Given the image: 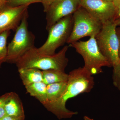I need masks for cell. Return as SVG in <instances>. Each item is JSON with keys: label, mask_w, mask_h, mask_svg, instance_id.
<instances>
[{"label": "cell", "mask_w": 120, "mask_h": 120, "mask_svg": "<svg viewBox=\"0 0 120 120\" xmlns=\"http://www.w3.org/2000/svg\"><path fill=\"white\" fill-rule=\"evenodd\" d=\"M94 84V77L84 67H79L72 70L68 74L67 87L64 94L47 110L60 120L71 118L78 113L68 109L66 107L67 102L81 94L90 92Z\"/></svg>", "instance_id": "6da1fadb"}, {"label": "cell", "mask_w": 120, "mask_h": 120, "mask_svg": "<svg viewBox=\"0 0 120 120\" xmlns=\"http://www.w3.org/2000/svg\"><path fill=\"white\" fill-rule=\"evenodd\" d=\"M69 46H65L58 53L52 55L40 53L34 46L26 52L15 64L18 69L33 68L43 71L54 69L65 71L68 64L66 54Z\"/></svg>", "instance_id": "7a4b0ae2"}, {"label": "cell", "mask_w": 120, "mask_h": 120, "mask_svg": "<svg viewBox=\"0 0 120 120\" xmlns=\"http://www.w3.org/2000/svg\"><path fill=\"white\" fill-rule=\"evenodd\" d=\"M80 54L84 61V68L92 75L103 72V67H112L111 64L100 52L95 37L86 41H79L69 45Z\"/></svg>", "instance_id": "3957f363"}, {"label": "cell", "mask_w": 120, "mask_h": 120, "mask_svg": "<svg viewBox=\"0 0 120 120\" xmlns=\"http://www.w3.org/2000/svg\"><path fill=\"white\" fill-rule=\"evenodd\" d=\"M27 12L15 30L12 40L8 46L6 62L15 64L17 60L28 50L34 47V35L28 30Z\"/></svg>", "instance_id": "277c9868"}, {"label": "cell", "mask_w": 120, "mask_h": 120, "mask_svg": "<svg viewBox=\"0 0 120 120\" xmlns=\"http://www.w3.org/2000/svg\"><path fill=\"white\" fill-rule=\"evenodd\" d=\"M73 15L62 18L49 29L46 41L41 46L37 48L40 53L47 55L56 53L59 47L67 43L73 28Z\"/></svg>", "instance_id": "5b68a950"}, {"label": "cell", "mask_w": 120, "mask_h": 120, "mask_svg": "<svg viewBox=\"0 0 120 120\" xmlns=\"http://www.w3.org/2000/svg\"><path fill=\"white\" fill-rule=\"evenodd\" d=\"M73 28L67 42L69 45L84 37H95L102 27V24L82 7L73 13Z\"/></svg>", "instance_id": "8992f818"}, {"label": "cell", "mask_w": 120, "mask_h": 120, "mask_svg": "<svg viewBox=\"0 0 120 120\" xmlns=\"http://www.w3.org/2000/svg\"><path fill=\"white\" fill-rule=\"evenodd\" d=\"M117 27L113 21L108 22L102 24L101 31L95 37L100 52L112 67L118 64L120 60Z\"/></svg>", "instance_id": "52a82bcc"}, {"label": "cell", "mask_w": 120, "mask_h": 120, "mask_svg": "<svg viewBox=\"0 0 120 120\" xmlns=\"http://www.w3.org/2000/svg\"><path fill=\"white\" fill-rule=\"evenodd\" d=\"M80 7V0H56L45 12L46 30L62 18L73 15Z\"/></svg>", "instance_id": "ba28073f"}, {"label": "cell", "mask_w": 120, "mask_h": 120, "mask_svg": "<svg viewBox=\"0 0 120 120\" xmlns=\"http://www.w3.org/2000/svg\"><path fill=\"white\" fill-rule=\"evenodd\" d=\"M80 6L102 24L114 22L116 10L113 2L104 0H80Z\"/></svg>", "instance_id": "9c48e42d"}, {"label": "cell", "mask_w": 120, "mask_h": 120, "mask_svg": "<svg viewBox=\"0 0 120 120\" xmlns=\"http://www.w3.org/2000/svg\"><path fill=\"white\" fill-rule=\"evenodd\" d=\"M28 5L11 7L7 5L0 11V34L6 31L17 29L27 12Z\"/></svg>", "instance_id": "30bf717a"}, {"label": "cell", "mask_w": 120, "mask_h": 120, "mask_svg": "<svg viewBox=\"0 0 120 120\" xmlns=\"http://www.w3.org/2000/svg\"><path fill=\"white\" fill-rule=\"evenodd\" d=\"M8 93L5 103L6 115L15 117H25L23 106L19 95L14 92Z\"/></svg>", "instance_id": "8fae6325"}, {"label": "cell", "mask_w": 120, "mask_h": 120, "mask_svg": "<svg viewBox=\"0 0 120 120\" xmlns=\"http://www.w3.org/2000/svg\"><path fill=\"white\" fill-rule=\"evenodd\" d=\"M67 82L47 85V102L43 106L47 109L62 96L67 87Z\"/></svg>", "instance_id": "7c38bea8"}, {"label": "cell", "mask_w": 120, "mask_h": 120, "mask_svg": "<svg viewBox=\"0 0 120 120\" xmlns=\"http://www.w3.org/2000/svg\"><path fill=\"white\" fill-rule=\"evenodd\" d=\"M20 76L25 86L35 83L43 82L42 71L33 68L18 69Z\"/></svg>", "instance_id": "4fadbf2b"}, {"label": "cell", "mask_w": 120, "mask_h": 120, "mask_svg": "<svg viewBox=\"0 0 120 120\" xmlns=\"http://www.w3.org/2000/svg\"><path fill=\"white\" fill-rule=\"evenodd\" d=\"M26 91L44 105L47 102V85L43 82L35 83L25 86Z\"/></svg>", "instance_id": "5bb4252c"}, {"label": "cell", "mask_w": 120, "mask_h": 120, "mask_svg": "<svg viewBox=\"0 0 120 120\" xmlns=\"http://www.w3.org/2000/svg\"><path fill=\"white\" fill-rule=\"evenodd\" d=\"M43 82L46 85L60 82H67L68 74L65 71L51 69L42 71Z\"/></svg>", "instance_id": "9a60e30c"}, {"label": "cell", "mask_w": 120, "mask_h": 120, "mask_svg": "<svg viewBox=\"0 0 120 120\" xmlns=\"http://www.w3.org/2000/svg\"><path fill=\"white\" fill-rule=\"evenodd\" d=\"M11 31H6L0 34V65L6 62L8 55L7 41Z\"/></svg>", "instance_id": "2e32d148"}, {"label": "cell", "mask_w": 120, "mask_h": 120, "mask_svg": "<svg viewBox=\"0 0 120 120\" xmlns=\"http://www.w3.org/2000/svg\"><path fill=\"white\" fill-rule=\"evenodd\" d=\"M39 2H41V0H7V5L15 7Z\"/></svg>", "instance_id": "e0dca14e"}, {"label": "cell", "mask_w": 120, "mask_h": 120, "mask_svg": "<svg viewBox=\"0 0 120 120\" xmlns=\"http://www.w3.org/2000/svg\"><path fill=\"white\" fill-rule=\"evenodd\" d=\"M119 57V63L113 67V70L112 79L114 86L120 91V56Z\"/></svg>", "instance_id": "ac0fdd59"}, {"label": "cell", "mask_w": 120, "mask_h": 120, "mask_svg": "<svg viewBox=\"0 0 120 120\" xmlns=\"http://www.w3.org/2000/svg\"><path fill=\"white\" fill-rule=\"evenodd\" d=\"M8 94V93H6L0 97V120L6 116L4 106Z\"/></svg>", "instance_id": "d6986e66"}, {"label": "cell", "mask_w": 120, "mask_h": 120, "mask_svg": "<svg viewBox=\"0 0 120 120\" xmlns=\"http://www.w3.org/2000/svg\"><path fill=\"white\" fill-rule=\"evenodd\" d=\"M113 2L116 10L114 21L120 17V0H114Z\"/></svg>", "instance_id": "ffe728a7"}, {"label": "cell", "mask_w": 120, "mask_h": 120, "mask_svg": "<svg viewBox=\"0 0 120 120\" xmlns=\"http://www.w3.org/2000/svg\"><path fill=\"white\" fill-rule=\"evenodd\" d=\"M56 0H41V2L44 8V11L45 12L49 7L52 4L53 2Z\"/></svg>", "instance_id": "44dd1931"}, {"label": "cell", "mask_w": 120, "mask_h": 120, "mask_svg": "<svg viewBox=\"0 0 120 120\" xmlns=\"http://www.w3.org/2000/svg\"><path fill=\"white\" fill-rule=\"evenodd\" d=\"M0 120H25V117H15L6 115Z\"/></svg>", "instance_id": "7402d4cb"}, {"label": "cell", "mask_w": 120, "mask_h": 120, "mask_svg": "<svg viewBox=\"0 0 120 120\" xmlns=\"http://www.w3.org/2000/svg\"><path fill=\"white\" fill-rule=\"evenodd\" d=\"M7 5V0H0V11Z\"/></svg>", "instance_id": "603a6c76"}, {"label": "cell", "mask_w": 120, "mask_h": 120, "mask_svg": "<svg viewBox=\"0 0 120 120\" xmlns=\"http://www.w3.org/2000/svg\"><path fill=\"white\" fill-rule=\"evenodd\" d=\"M116 32L118 36L119 41V56H120V27L116 28Z\"/></svg>", "instance_id": "cb8c5ba5"}, {"label": "cell", "mask_w": 120, "mask_h": 120, "mask_svg": "<svg viewBox=\"0 0 120 120\" xmlns=\"http://www.w3.org/2000/svg\"><path fill=\"white\" fill-rule=\"evenodd\" d=\"M116 25L117 26L120 27V17L114 21Z\"/></svg>", "instance_id": "d4e9b609"}, {"label": "cell", "mask_w": 120, "mask_h": 120, "mask_svg": "<svg viewBox=\"0 0 120 120\" xmlns=\"http://www.w3.org/2000/svg\"><path fill=\"white\" fill-rule=\"evenodd\" d=\"M83 118L84 120H95L92 118H90V117L87 116H84Z\"/></svg>", "instance_id": "484cf974"}, {"label": "cell", "mask_w": 120, "mask_h": 120, "mask_svg": "<svg viewBox=\"0 0 120 120\" xmlns=\"http://www.w3.org/2000/svg\"><path fill=\"white\" fill-rule=\"evenodd\" d=\"M104 0L109 1H113L114 0Z\"/></svg>", "instance_id": "4316f807"}, {"label": "cell", "mask_w": 120, "mask_h": 120, "mask_svg": "<svg viewBox=\"0 0 120 120\" xmlns=\"http://www.w3.org/2000/svg\"><path fill=\"white\" fill-rule=\"evenodd\" d=\"M1 65H0V67Z\"/></svg>", "instance_id": "83f0119b"}]
</instances>
